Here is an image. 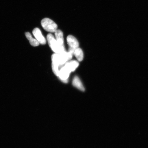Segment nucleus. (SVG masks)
<instances>
[{"label": "nucleus", "mask_w": 148, "mask_h": 148, "mask_svg": "<svg viewBox=\"0 0 148 148\" xmlns=\"http://www.w3.org/2000/svg\"><path fill=\"white\" fill-rule=\"evenodd\" d=\"M47 39L50 47L51 48L52 50L55 53H57V54H60V53L66 51L62 50L61 49L53 35L51 33H49L47 35Z\"/></svg>", "instance_id": "1"}, {"label": "nucleus", "mask_w": 148, "mask_h": 148, "mask_svg": "<svg viewBox=\"0 0 148 148\" xmlns=\"http://www.w3.org/2000/svg\"><path fill=\"white\" fill-rule=\"evenodd\" d=\"M41 24L42 27L45 31L50 33L55 32L58 27L57 24L54 21L48 18L42 19Z\"/></svg>", "instance_id": "2"}, {"label": "nucleus", "mask_w": 148, "mask_h": 148, "mask_svg": "<svg viewBox=\"0 0 148 148\" xmlns=\"http://www.w3.org/2000/svg\"><path fill=\"white\" fill-rule=\"evenodd\" d=\"M66 40L68 45L69 46L68 52L73 55L75 50L79 47V42L77 39L71 35L68 36Z\"/></svg>", "instance_id": "3"}, {"label": "nucleus", "mask_w": 148, "mask_h": 148, "mask_svg": "<svg viewBox=\"0 0 148 148\" xmlns=\"http://www.w3.org/2000/svg\"><path fill=\"white\" fill-rule=\"evenodd\" d=\"M52 68L53 73L56 75L58 77L59 72L62 67L59 62L58 58V54L55 53L52 55Z\"/></svg>", "instance_id": "4"}, {"label": "nucleus", "mask_w": 148, "mask_h": 148, "mask_svg": "<svg viewBox=\"0 0 148 148\" xmlns=\"http://www.w3.org/2000/svg\"><path fill=\"white\" fill-rule=\"evenodd\" d=\"M70 73L71 72L64 65L60 69L58 77L62 82L67 83Z\"/></svg>", "instance_id": "5"}, {"label": "nucleus", "mask_w": 148, "mask_h": 148, "mask_svg": "<svg viewBox=\"0 0 148 148\" xmlns=\"http://www.w3.org/2000/svg\"><path fill=\"white\" fill-rule=\"evenodd\" d=\"M32 33L33 36L40 44L45 45L46 44V39L42 35L41 31L38 28H35L33 29Z\"/></svg>", "instance_id": "6"}, {"label": "nucleus", "mask_w": 148, "mask_h": 148, "mask_svg": "<svg viewBox=\"0 0 148 148\" xmlns=\"http://www.w3.org/2000/svg\"><path fill=\"white\" fill-rule=\"evenodd\" d=\"M55 33L56 38V39L58 42L59 45L62 50L66 51L64 47L63 33L62 31L60 29H58V30L57 29Z\"/></svg>", "instance_id": "7"}, {"label": "nucleus", "mask_w": 148, "mask_h": 148, "mask_svg": "<svg viewBox=\"0 0 148 148\" xmlns=\"http://www.w3.org/2000/svg\"><path fill=\"white\" fill-rule=\"evenodd\" d=\"M79 63L76 60H72L68 62L64 65L65 67L71 72L75 71L78 67Z\"/></svg>", "instance_id": "8"}, {"label": "nucleus", "mask_w": 148, "mask_h": 148, "mask_svg": "<svg viewBox=\"0 0 148 148\" xmlns=\"http://www.w3.org/2000/svg\"><path fill=\"white\" fill-rule=\"evenodd\" d=\"M73 84L75 88H78L81 91H84V87L78 77L75 76L74 77L73 81Z\"/></svg>", "instance_id": "9"}, {"label": "nucleus", "mask_w": 148, "mask_h": 148, "mask_svg": "<svg viewBox=\"0 0 148 148\" xmlns=\"http://www.w3.org/2000/svg\"><path fill=\"white\" fill-rule=\"evenodd\" d=\"M26 37L28 40H29V43L31 45L34 47H36L40 45V43L38 41L36 38H33L32 35L30 33L27 32L25 33Z\"/></svg>", "instance_id": "10"}, {"label": "nucleus", "mask_w": 148, "mask_h": 148, "mask_svg": "<svg viewBox=\"0 0 148 148\" xmlns=\"http://www.w3.org/2000/svg\"><path fill=\"white\" fill-rule=\"evenodd\" d=\"M75 55L76 58L79 62H81L83 60V57H84V55L83 51L80 48H78L76 49L74 51V54Z\"/></svg>", "instance_id": "11"}]
</instances>
